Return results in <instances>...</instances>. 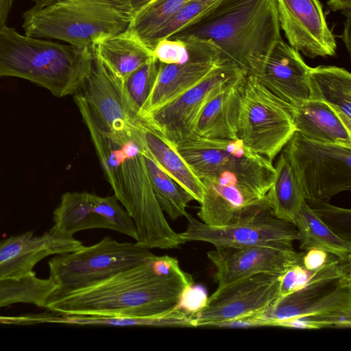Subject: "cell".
<instances>
[{"mask_svg":"<svg viewBox=\"0 0 351 351\" xmlns=\"http://www.w3.org/2000/svg\"><path fill=\"white\" fill-rule=\"evenodd\" d=\"M176 258L153 256L92 286L68 293L45 308L60 315L134 318L165 316L182 306L194 286Z\"/></svg>","mask_w":351,"mask_h":351,"instance_id":"1","label":"cell"},{"mask_svg":"<svg viewBox=\"0 0 351 351\" xmlns=\"http://www.w3.org/2000/svg\"><path fill=\"white\" fill-rule=\"evenodd\" d=\"M180 34L210 40L229 62L256 77L282 40L276 0H221Z\"/></svg>","mask_w":351,"mask_h":351,"instance_id":"2","label":"cell"},{"mask_svg":"<svg viewBox=\"0 0 351 351\" xmlns=\"http://www.w3.org/2000/svg\"><path fill=\"white\" fill-rule=\"evenodd\" d=\"M93 58L89 48L22 35L6 25L0 28V78L29 80L57 97L73 95L80 89Z\"/></svg>","mask_w":351,"mask_h":351,"instance_id":"3","label":"cell"},{"mask_svg":"<svg viewBox=\"0 0 351 351\" xmlns=\"http://www.w3.org/2000/svg\"><path fill=\"white\" fill-rule=\"evenodd\" d=\"M274 176L272 162L254 154L215 176L201 178L204 194L198 217L214 226L252 219L271 208L267 193Z\"/></svg>","mask_w":351,"mask_h":351,"instance_id":"4","label":"cell"},{"mask_svg":"<svg viewBox=\"0 0 351 351\" xmlns=\"http://www.w3.org/2000/svg\"><path fill=\"white\" fill-rule=\"evenodd\" d=\"M132 16L113 0H55L23 14L25 34L93 49L100 40L126 29Z\"/></svg>","mask_w":351,"mask_h":351,"instance_id":"5","label":"cell"},{"mask_svg":"<svg viewBox=\"0 0 351 351\" xmlns=\"http://www.w3.org/2000/svg\"><path fill=\"white\" fill-rule=\"evenodd\" d=\"M140 128L126 143L117 199L135 223L138 245L148 249L177 248L186 242L169 225L156 198L142 154L144 143Z\"/></svg>","mask_w":351,"mask_h":351,"instance_id":"6","label":"cell"},{"mask_svg":"<svg viewBox=\"0 0 351 351\" xmlns=\"http://www.w3.org/2000/svg\"><path fill=\"white\" fill-rule=\"evenodd\" d=\"M153 256L148 248L136 243H120L108 237L91 246L57 254L49 261V278L56 289L46 305L137 266Z\"/></svg>","mask_w":351,"mask_h":351,"instance_id":"7","label":"cell"},{"mask_svg":"<svg viewBox=\"0 0 351 351\" xmlns=\"http://www.w3.org/2000/svg\"><path fill=\"white\" fill-rule=\"evenodd\" d=\"M281 152L291 163L305 199L328 201L351 190V144L317 141L295 132Z\"/></svg>","mask_w":351,"mask_h":351,"instance_id":"8","label":"cell"},{"mask_svg":"<svg viewBox=\"0 0 351 351\" xmlns=\"http://www.w3.org/2000/svg\"><path fill=\"white\" fill-rule=\"evenodd\" d=\"M295 132L290 108L257 77L247 75L241 91L238 138L272 162Z\"/></svg>","mask_w":351,"mask_h":351,"instance_id":"9","label":"cell"},{"mask_svg":"<svg viewBox=\"0 0 351 351\" xmlns=\"http://www.w3.org/2000/svg\"><path fill=\"white\" fill-rule=\"evenodd\" d=\"M280 276L260 274L216 291L192 317L193 327L221 324L265 313L279 301Z\"/></svg>","mask_w":351,"mask_h":351,"instance_id":"10","label":"cell"},{"mask_svg":"<svg viewBox=\"0 0 351 351\" xmlns=\"http://www.w3.org/2000/svg\"><path fill=\"white\" fill-rule=\"evenodd\" d=\"M243 73L246 72L233 63L222 64L195 86L143 120L177 145L193 135L197 119L206 104Z\"/></svg>","mask_w":351,"mask_h":351,"instance_id":"11","label":"cell"},{"mask_svg":"<svg viewBox=\"0 0 351 351\" xmlns=\"http://www.w3.org/2000/svg\"><path fill=\"white\" fill-rule=\"evenodd\" d=\"M292 243L278 241L240 247H216L207 253V256L216 268L217 289L256 274H283L302 254L294 250Z\"/></svg>","mask_w":351,"mask_h":351,"instance_id":"12","label":"cell"},{"mask_svg":"<svg viewBox=\"0 0 351 351\" xmlns=\"http://www.w3.org/2000/svg\"><path fill=\"white\" fill-rule=\"evenodd\" d=\"M93 55L91 72L75 94L81 97L91 119L101 131L120 134L136 130L143 119L128 105L122 80L94 52Z\"/></svg>","mask_w":351,"mask_h":351,"instance_id":"13","label":"cell"},{"mask_svg":"<svg viewBox=\"0 0 351 351\" xmlns=\"http://www.w3.org/2000/svg\"><path fill=\"white\" fill-rule=\"evenodd\" d=\"M187 228L180 233L186 241H199L215 247H240L278 241L298 239L295 226L276 218L269 208L252 219L234 224L214 226L199 221L187 213Z\"/></svg>","mask_w":351,"mask_h":351,"instance_id":"14","label":"cell"},{"mask_svg":"<svg viewBox=\"0 0 351 351\" xmlns=\"http://www.w3.org/2000/svg\"><path fill=\"white\" fill-rule=\"evenodd\" d=\"M289 45L310 58L332 56L337 43L319 0H276Z\"/></svg>","mask_w":351,"mask_h":351,"instance_id":"15","label":"cell"},{"mask_svg":"<svg viewBox=\"0 0 351 351\" xmlns=\"http://www.w3.org/2000/svg\"><path fill=\"white\" fill-rule=\"evenodd\" d=\"M351 315V278L315 285L281 299L262 314L267 326L276 321L300 317Z\"/></svg>","mask_w":351,"mask_h":351,"instance_id":"16","label":"cell"},{"mask_svg":"<svg viewBox=\"0 0 351 351\" xmlns=\"http://www.w3.org/2000/svg\"><path fill=\"white\" fill-rule=\"evenodd\" d=\"M84 245L73 237L51 230L40 235L33 231L0 241V279L36 275L35 265L45 257L76 251Z\"/></svg>","mask_w":351,"mask_h":351,"instance_id":"17","label":"cell"},{"mask_svg":"<svg viewBox=\"0 0 351 351\" xmlns=\"http://www.w3.org/2000/svg\"><path fill=\"white\" fill-rule=\"evenodd\" d=\"M309 69L300 53L282 39L273 48L257 79L291 108L310 98Z\"/></svg>","mask_w":351,"mask_h":351,"instance_id":"18","label":"cell"},{"mask_svg":"<svg viewBox=\"0 0 351 351\" xmlns=\"http://www.w3.org/2000/svg\"><path fill=\"white\" fill-rule=\"evenodd\" d=\"M229 62L217 47L181 64L159 62L158 76L141 112L143 119L204 80L217 66Z\"/></svg>","mask_w":351,"mask_h":351,"instance_id":"19","label":"cell"},{"mask_svg":"<svg viewBox=\"0 0 351 351\" xmlns=\"http://www.w3.org/2000/svg\"><path fill=\"white\" fill-rule=\"evenodd\" d=\"M176 146L199 179L215 176L256 154L239 138H209L195 134Z\"/></svg>","mask_w":351,"mask_h":351,"instance_id":"20","label":"cell"},{"mask_svg":"<svg viewBox=\"0 0 351 351\" xmlns=\"http://www.w3.org/2000/svg\"><path fill=\"white\" fill-rule=\"evenodd\" d=\"M247 73L239 75L201 111L193 134L209 138L237 139L241 91Z\"/></svg>","mask_w":351,"mask_h":351,"instance_id":"21","label":"cell"},{"mask_svg":"<svg viewBox=\"0 0 351 351\" xmlns=\"http://www.w3.org/2000/svg\"><path fill=\"white\" fill-rule=\"evenodd\" d=\"M290 110L296 132L303 136L320 142L351 144V130L324 101L308 99Z\"/></svg>","mask_w":351,"mask_h":351,"instance_id":"22","label":"cell"},{"mask_svg":"<svg viewBox=\"0 0 351 351\" xmlns=\"http://www.w3.org/2000/svg\"><path fill=\"white\" fill-rule=\"evenodd\" d=\"M93 51L122 81L155 58L154 49L136 33L128 28L100 40Z\"/></svg>","mask_w":351,"mask_h":351,"instance_id":"23","label":"cell"},{"mask_svg":"<svg viewBox=\"0 0 351 351\" xmlns=\"http://www.w3.org/2000/svg\"><path fill=\"white\" fill-rule=\"evenodd\" d=\"M144 147L155 162L199 203L204 188L200 179L178 152L176 145L144 120L141 126Z\"/></svg>","mask_w":351,"mask_h":351,"instance_id":"24","label":"cell"},{"mask_svg":"<svg viewBox=\"0 0 351 351\" xmlns=\"http://www.w3.org/2000/svg\"><path fill=\"white\" fill-rule=\"evenodd\" d=\"M93 195L88 192H66L53 211L51 231L73 237L79 231L91 228L112 230L110 223L95 211Z\"/></svg>","mask_w":351,"mask_h":351,"instance_id":"25","label":"cell"},{"mask_svg":"<svg viewBox=\"0 0 351 351\" xmlns=\"http://www.w3.org/2000/svg\"><path fill=\"white\" fill-rule=\"evenodd\" d=\"M309 99H318L331 106L351 130V74L344 68L321 65L310 67Z\"/></svg>","mask_w":351,"mask_h":351,"instance_id":"26","label":"cell"},{"mask_svg":"<svg viewBox=\"0 0 351 351\" xmlns=\"http://www.w3.org/2000/svg\"><path fill=\"white\" fill-rule=\"evenodd\" d=\"M293 224L298 233L300 249L319 248L343 260L351 261V243L331 230L304 202Z\"/></svg>","mask_w":351,"mask_h":351,"instance_id":"27","label":"cell"},{"mask_svg":"<svg viewBox=\"0 0 351 351\" xmlns=\"http://www.w3.org/2000/svg\"><path fill=\"white\" fill-rule=\"evenodd\" d=\"M274 167V179L267 193L271 208L276 218L293 223L305 202L304 194L291 163L282 152Z\"/></svg>","mask_w":351,"mask_h":351,"instance_id":"28","label":"cell"},{"mask_svg":"<svg viewBox=\"0 0 351 351\" xmlns=\"http://www.w3.org/2000/svg\"><path fill=\"white\" fill-rule=\"evenodd\" d=\"M301 256L280 276L279 301L298 290L310 286L351 278V261L335 257L320 268L308 269L301 265Z\"/></svg>","mask_w":351,"mask_h":351,"instance_id":"29","label":"cell"},{"mask_svg":"<svg viewBox=\"0 0 351 351\" xmlns=\"http://www.w3.org/2000/svg\"><path fill=\"white\" fill-rule=\"evenodd\" d=\"M156 198L163 212L171 219L186 216V208L193 197L169 176L145 149L142 150Z\"/></svg>","mask_w":351,"mask_h":351,"instance_id":"30","label":"cell"},{"mask_svg":"<svg viewBox=\"0 0 351 351\" xmlns=\"http://www.w3.org/2000/svg\"><path fill=\"white\" fill-rule=\"evenodd\" d=\"M56 285L49 278L36 275L21 278L0 279V308L16 303L33 304L45 307Z\"/></svg>","mask_w":351,"mask_h":351,"instance_id":"31","label":"cell"},{"mask_svg":"<svg viewBox=\"0 0 351 351\" xmlns=\"http://www.w3.org/2000/svg\"><path fill=\"white\" fill-rule=\"evenodd\" d=\"M60 322L79 325L149 326L192 327L190 315L182 307L169 314L154 318H134L95 315H61Z\"/></svg>","mask_w":351,"mask_h":351,"instance_id":"32","label":"cell"},{"mask_svg":"<svg viewBox=\"0 0 351 351\" xmlns=\"http://www.w3.org/2000/svg\"><path fill=\"white\" fill-rule=\"evenodd\" d=\"M221 0H190L146 41L152 49L158 41L171 38L197 24Z\"/></svg>","mask_w":351,"mask_h":351,"instance_id":"33","label":"cell"},{"mask_svg":"<svg viewBox=\"0 0 351 351\" xmlns=\"http://www.w3.org/2000/svg\"><path fill=\"white\" fill-rule=\"evenodd\" d=\"M190 0H152L132 18L128 29L145 42Z\"/></svg>","mask_w":351,"mask_h":351,"instance_id":"34","label":"cell"},{"mask_svg":"<svg viewBox=\"0 0 351 351\" xmlns=\"http://www.w3.org/2000/svg\"><path fill=\"white\" fill-rule=\"evenodd\" d=\"M158 66L159 62L154 58L122 81L123 90L128 104L140 118L141 112L155 84Z\"/></svg>","mask_w":351,"mask_h":351,"instance_id":"35","label":"cell"},{"mask_svg":"<svg viewBox=\"0 0 351 351\" xmlns=\"http://www.w3.org/2000/svg\"><path fill=\"white\" fill-rule=\"evenodd\" d=\"M305 202L331 230L351 243L350 209L332 205L324 200L306 199Z\"/></svg>","mask_w":351,"mask_h":351,"instance_id":"36","label":"cell"},{"mask_svg":"<svg viewBox=\"0 0 351 351\" xmlns=\"http://www.w3.org/2000/svg\"><path fill=\"white\" fill-rule=\"evenodd\" d=\"M95 211L106 218L112 225V230H115L137 239V231L135 223L128 213L123 209L115 197H100L93 195Z\"/></svg>","mask_w":351,"mask_h":351,"instance_id":"37","label":"cell"},{"mask_svg":"<svg viewBox=\"0 0 351 351\" xmlns=\"http://www.w3.org/2000/svg\"><path fill=\"white\" fill-rule=\"evenodd\" d=\"M336 256L333 254L319 248L304 250L300 258L301 265L308 269H316L328 264Z\"/></svg>","mask_w":351,"mask_h":351,"instance_id":"38","label":"cell"},{"mask_svg":"<svg viewBox=\"0 0 351 351\" xmlns=\"http://www.w3.org/2000/svg\"><path fill=\"white\" fill-rule=\"evenodd\" d=\"M132 16L152 0H113Z\"/></svg>","mask_w":351,"mask_h":351,"instance_id":"39","label":"cell"},{"mask_svg":"<svg viewBox=\"0 0 351 351\" xmlns=\"http://www.w3.org/2000/svg\"><path fill=\"white\" fill-rule=\"evenodd\" d=\"M343 13L346 14V20L344 22L343 34L340 37L345 43L349 54H350V10H344Z\"/></svg>","mask_w":351,"mask_h":351,"instance_id":"40","label":"cell"},{"mask_svg":"<svg viewBox=\"0 0 351 351\" xmlns=\"http://www.w3.org/2000/svg\"><path fill=\"white\" fill-rule=\"evenodd\" d=\"M15 0H0V28L6 25L8 14Z\"/></svg>","mask_w":351,"mask_h":351,"instance_id":"41","label":"cell"},{"mask_svg":"<svg viewBox=\"0 0 351 351\" xmlns=\"http://www.w3.org/2000/svg\"><path fill=\"white\" fill-rule=\"evenodd\" d=\"M327 5L334 12L350 10L351 0H328Z\"/></svg>","mask_w":351,"mask_h":351,"instance_id":"42","label":"cell"},{"mask_svg":"<svg viewBox=\"0 0 351 351\" xmlns=\"http://www.w3.org/2000/svg\"><path fill=\"white\" fill-rule=\"evenodd\" d=\"M35 3L34 6L36 8H41L47 5L54 1L55 0H32Z\"/></svg>","mask_w":351,"mask_h":351,"instance_id":"43","label":"cell"}]
</instances>
